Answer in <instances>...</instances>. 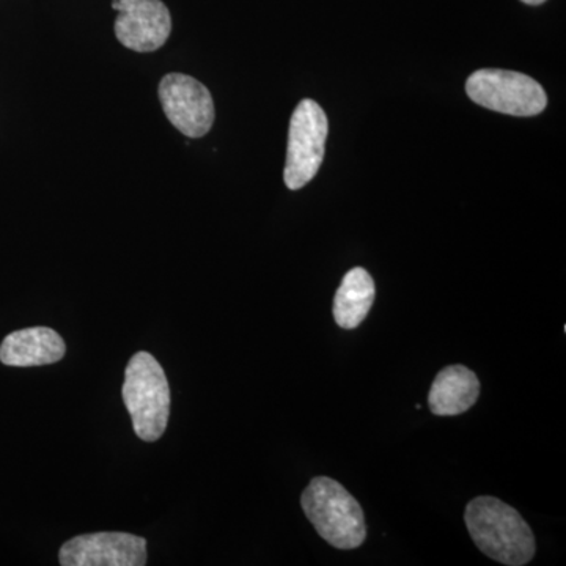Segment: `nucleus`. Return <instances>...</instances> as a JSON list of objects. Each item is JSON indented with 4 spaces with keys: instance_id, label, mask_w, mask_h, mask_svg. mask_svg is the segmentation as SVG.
<instances>
[{
    "instance_id": "f257e3e1",
    "label": "nucleus",
    "mask_w": 566,
    "mask_h": 566,
    "mask_svg": "<svg viewBox=\"0 0 566 566\" xmlns=\"http://www.w3.org/2000/svg\"><path fill=\"white\" fill-rule=\"evenodd\" d=\"M465 526L485 556L509 566L527 565L535 556V535L513 506L491 495L469 502Z\"/></svg>"
},
{
    "instance_id": "f03ea898",
    "label": "nucleus",
    "mask_w": 566,
    "mask_h": 566,
    "mask_svg": "<svg viewBox=\"0 0 566 566\" xmlns=\"http://www.w3.org/2000/svg\"><path fill=\"white\" fill-rule=\"evenodd\" d=\"M301 505L315 531L337 549H356L365 542L363 506L340 483L315 476L305 488Z\"/></svg>"
},
{
    "instance_id": "7ed1b4c3",
    "label": "nucleus",
    "mask_w": 566,
    "mask_h": 566,
    "mask_svg": "<svg viewBox=\"0 0 566 566\" xmlns=\"http://www.w3.org/2000/svg\"><path fill=\"white\" fill-rule=\"evenodd\" d=\"M122 395L134 433L145 442L158 441L169 423L170 389L161 364L150 353L140 352L129 359Z\"/></svg>"
},
{
    "instance_id": "20e7f679",
    "label": "nucleus",
    "mask_w": 566,
    "mask_h": 566,
    "mask_svg": "<svg viewBox=\"0 0 566 566\" xmlns=\"http://www.w3.org/2000/svg\"><path fill=\"white\" fill-rule=\"evenodd\" d=\"M465 93L472 102L485 109L515 117H534L547 106L545 88L516 71H475L465 82Z\"/></svg>"
},
{
    "instance_id": "39448f33",
    "label": "nucleus",
    "mask_w": 566,
    "mask_h": 566,
    "mask_svg": "<svg viewBox=\"0 0 566 566\" xmlns=\"http://www.w3.org/2000/svg\"><path fill=\"white\" fill-rule=\"evenodd\" d=\"M329 123L326 112L314 99L297 104L290 122L289 148H286L285 180L292 191L304 188L314 180L324 159Z\"/></svg>"
},
{
    "instance_id": "423d86ee",
    "label": "nucleus",
    "mask_w": 566,
    "mask_h": 566,
    "mask_svg": "<svg viewBox=\"0 0 566 566\" xmlns=\"http://www.w3.org/2000/svg\"><path fill=\"white\" fill-rule=\"evenodd\" d=\"M164 114L185 136L203 137L214 123V102L199 81L186 74H167L159 84Z\"/></svg>"
},
{
    "instance_id": "0eeeda50",
    "label": "nucleus",
    "mask_w": 566,
    "mask_h": 566,
    "mask_svg": "<svg viewBox=\"0 0 566 566\" xmlns=\"http://www.w3.org/2000/svg\"><path fill=\"white\" fill-rule=\"evenodd\" d=\"M63 566H144L147 539L123 532L77 535L61 547Z\"/></svg>"
},
{
    "instance_id": "6e6552de",
    "label": "nucleus",
    "mask_w": 566,
    "mask_h": 566,
    "mask_svg": "<svg viewBox=\"0 0 566 566\" xmlns=\"http://www.w3.org/2000/svg\"><path fill=\"white\" fill-rule=\"evenodd\" d=\"M112 9L118 11L115 35L128 50L158 51L169 40L172 18L161 0H114Z\"/></svg>"
},
{
    "instance_id": "1a4fd4ad",
    "label": "nucleus",
    "mask_w": 566,
    "mask_h": 566,
    "mask_svg": "<svg viewBox=\"0 0 566 566\" xmlns=\"http://www.w3.org/2000/svg\"><path fill=\"white\" fill-rule=\"evenodd\" d=\"M66 353L61 335L50 327L14 331L0 345V363L9 367H41L59 363Z\"/></svg>"
},
{
    "instance_id": "9d476101",
    "label": "nucleus",
    "mask_w": 566,
    "mask_h": 566,
    "mask_svg": "<svg viewBox=\"0 0 566 566\" xmlns=\"http://www.w3.org/2000/svg\"><path fill=\"white\" fill-rule=\"evenodd\" d=\"M480 395V381L474 371L464 365H450L439 371L428 405L434 416H458L471 409Z\"/></svg>"
},
{
    "instance_id": "9b49d317",
    "label": "nucleus",
    "mask_w": 566,
    "mask_h": 566,
    "mask_svg": "<svg viewBox=\"0 0 566 566\" xmlns=\"http://www.w3.org/2000/svg\"><path fill=\"white\" fill-rule=\"evenodd\" d=\"M375 282L364 268L345 274L334 297V319L342 329L352 331L363 324L375 303Z\"/></svg>"
},
{
    "instance_id": "f8f14e48",
    "label": "nucleus",
    "mask_w": 566,
    "mask_h": 566,
    "mask_svg": "<svg viewBox=\"0 0 566 566\" xmlns=\"http://www.w3.org/2000/svg\"><path fill=\"white\" fill-rule=\"evenodd\" d=\"M523 3H527V6H542L546 0H521Z\"/></svg>"
}]
</instances>
